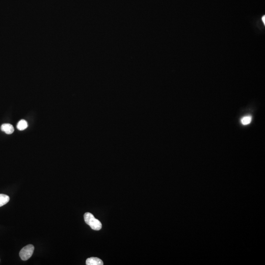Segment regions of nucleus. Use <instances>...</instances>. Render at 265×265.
<instances>
[{"label": "nucleus", "mask_w": 265, "mask_h": 265, "mask_svg": "<svg viewBox=\"0 0 265 265\" xmlns=\"http://www.w3.org/2000/svg\"><path fill=\"white\" fill-rule=\"evenodd\" d=\"M1 129L2 131L4 132L7 134H12L13 132L14 131L13 126L11 124H8V123L3 124L1 126Z\"/></svg>", "instance_id": "20e7f679"}, {"label": "nucleus", "mask_w": 265, "mask_h": 265, "mask_svg": "<svg viewBox=\"0 0 265 265\" xmlns=\"http://www.w3.org/2000/svg\"><path fill=\"white\" fill-rule=\"evenodd\" d=\"M10 199V197L7 195L0 194V207L8 203Z\"/></svg>", "instance_id": "39448f33"}, {"label": "nucleus", "mask_w": 265, "mask_h": 265, "mask_svg": "<svg viewBox=\"0 0 265 265\" xmlns=\"http://www.w3.org/2000/svg\"><path fill=\"white\" fill-rule=\"evenodd\" d=\"M84 219L86 224L90 226L93 230L98 231L102 228L101 223L97 219H95L93 214L91 213H85Z\"/></svg>", "instance_id": "f257e3e1"}, {"label": "nucleus", "mask_w": 265, "mask_h": 265, "mask_svg": "<svg viewBox=\"0 0 265 265\" xmlns=\"http://www.w3.org/2000/svg\"><path fill=\"white\" fill-rule=\"evenodd\" d=\"M262 20H263V23H264V24H265V16H263V17H262Z\"/></svg>", "instance_id": "6e6552de"}, {"label": "nucleus", "mask_w": 265, "mask_h": 265, "mask_svg": "<svg viewBox=\"0 0 265 265\" xmlns=\"http://www.w3.org/2000/svg\"><path fill=\"white\" fill-rule=\"evenodd\" d=\"M87 265H103V261L97 257H91L87 259L86 261Z\"/></svg>", "instance_id": "7ed1b4c3"}, {"label": "nucleus", "mask_w": 265, "mask_h": 265, "mask_svg": "<svg viewBox=\"0 0 265 265\" xmlns=\"http://www.w3.org/2000/svg\"><path fill=\"white\" fill-rule=\"evenodd\" d=\"M34 250V247L32 245H28L24 247L19 253L20 258L24 261L28 260L33 255Z\"/></svg>", "instance_id": "f03ea898"}, {"label": "nucleus", "mask_w": 265, "mask_h": 265, "mask_svg": "<svg viewBox=\"0 0 265 265\" xmlns=\"http://www.w3.org/2000/svg\"><path fill=\"white\" fill-rule=\"evenodd\" d=\"M251 120H252V117L251 116H245L241 119V122L244 125H247L250 123Z\"/></svg>", "instance_id": "0eeeda50"}, {"label": "nucleus", "mask_w": 265, "mask_h": 265, "mask_svg": "<svg viewBox=\"0 0 265 265\" xmlns=\"http://www.w3.org/2000/svg\"><path fill=\"white\" fill-rule=\"evenodd\" d=\"M28 123L24 119H22L20 120L17 125V128L19 130L23 131L24 130L28 127Z\"/></svg>", "instance_id": "423d86ee"}]
</instances>
